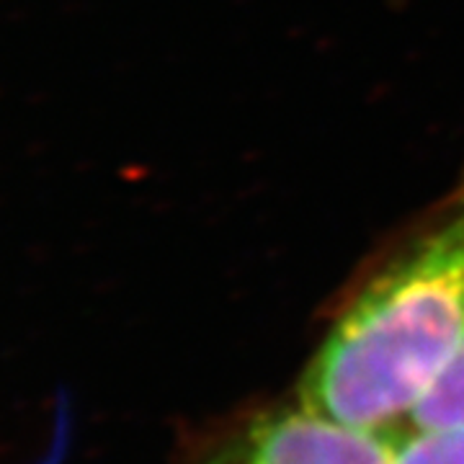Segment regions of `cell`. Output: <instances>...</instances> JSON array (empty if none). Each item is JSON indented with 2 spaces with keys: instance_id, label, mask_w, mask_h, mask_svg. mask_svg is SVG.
Returning <instances> with one entry per match:
<instances>
[{
  "instance_id": "cell-1",
  "label": "cell",
  "mask_w": 464,
  "mask_h": 464,
  "mask_svg": "<svg viewBox=\"0 0 464 464\" xmlns=\"http://www.w3.org/2000/svg\"><path fill=\"white\" fill-rule=\"evenodd\" d=\"M462 341L464 181L343 302L297 395L348 423L411 429Z\"/></svg>"
},
{
  "instance_id": "cell-2",
  "label": "cell",
  "mask_w": 464,
  "mask_h": 464,
  "mask_svg": "<svg viewBox=\"0 0 464 464\" xmlns=\"http://www.w3.org/2000/svg\"><path fill=\"white\" fill-rule=\"evenodd\" d=\"M405 431L348 423L297 395L219 429L181 464H395Z\"/></svg>"
},
{
  "instance_id": "cell-3",
  "label": "cell",
  "mask_w": 464,
  "mask_h": 464,
  "mask_svg": "<svg viewBox=\"0 0 464 464\" xmlns=\"http://www.w3.org/2000/svg\"><path fill=\"white\" fill-rule=\"evenodd\" d=\"M464 423V341L436 377L429 395L411 418V429H431Z\"/></svg>"
},
{
  "instance_id": "cell-4",
  "label": "cell",
  "mask_w": 464,
  "mask_h": 464,
  "mask_svg": "<svg viewBox=\"0 0 464 464\" xmlns=\"http://www.w3.org/2000/svg\"><path fill=\"white\" fill-rule=\"evenodd\" d=\"M395 464H464V423L408 429Z\"/></svg>"
}]
</instances>
